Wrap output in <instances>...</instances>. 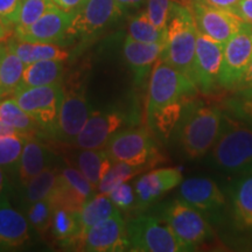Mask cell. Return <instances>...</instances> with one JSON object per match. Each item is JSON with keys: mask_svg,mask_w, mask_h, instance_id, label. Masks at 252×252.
Segmentation results:
<instances>
[{"mask_svg": "<svg viewBox=\"0 0 252 252\" xmlns=\"http://www.w3.org/2000/svg\"><path fill=\"white\" fill-rule=\"evenodd\" d=\"M125 121L124 113L116 110L93 112L72 145L81 150L104 149L110 138L125 124Z\"/></svg>", "mask_w": 252, "mask_h": 252, "instance_id": "obj_18", "label": "cell"}, {"mask_svg": "<svg viewBox=\"0 0 252 252\" xmlns=\"http://www.w3.org/2000/svg\"><path fill=\"white\" fill-rule=\"evenodd\" d=\"M26 137L21 133L0 137V167L4 171L17 172Z\"/></svg>", "mask_w": 252, "mask_h": 252, "instance_id": "obj_35", "label": "cell"}, {"mask_svg": "<svg viewBox=\"0 0 252 252\" xmlns=\"http://www.w3.org/2000/svg\"><path fill=\"white\" fill-rule=\"evenodd\" d=\"M224 110L195 97L186 104L173 134L182 154L198 159L212 150L222 127Z\"/></svg>", "mask_w": 252, "mask_h": 252, "instance_id": "obj_1", "label": "cell"}, {"mask_svg": "<svg viewBox=\"0 0 252 252\" xmlns=\"http://www.w3.org/2000/svg\"><path fill=\"white\" fill-rule=\"evenodd\" d=\"M247 87H252V61L249 65L247 71H245L243 78H242L241 83H239L238 88H247ZM237 88V89H238Z\"/></svg>", "mask_w": 252, "mask_h": 252, "instance_id": "obj_45", "label": "cell"}, {"mask_svg": "<svg viewBox=\"0 0 252 252\" xmlns=\"http://www.w3.org/2000/svg\"><path fill=\"white\" fill-rule=\"evenodd\" d=\"M63 61L46 60L27 64L23 74V80L19 88L41 87L61 83Z\"/></svg>", "mask_w": 252, "mask_h": 252, "instance_id": "obj_28", "label": "cell"}, {"mask_svg": "<svg viewBox=\"0 0 252 252\" xmlns=\"http://www.w3.org/2000/svg\"><path fill=\"white\" fill-rule=\"evenodd\" d=\"M96 188L75 167H65L58 173L56 185L50 194L54 207H63L80 213L82 207L94 195Z\"/></svg>", "mask_w": 252, "mask_h": 252, "instance_id": "obj_16", "label": "cell"}, {"mask_svg": "<svg viewBox=\"0 0 252 252\" xmlns=\"http://www.w3.org/2000/svg\"><path fill=\"white\" fill-rule=\"evenodd\" d=\"M53 5H55L53 0H21L18 13L15 15L14 27L25 28L31 26Z\"/></svg>", "mask_w": 252, "mask_h": 252, "instance_id": "obj_37", "label": "cell"}, {"mask_svg": "<svg viewBox=\"0 0 252 252\" xmlns=\"http://www.w3.org/2000/svg\"><path fill=\"white\" fill-rule=\"evenodd\" d=\"M26 64L7 47V52L0 64V100L15 93L23 80Z\"/></svg>", "mask_w": 252, "mask_h": 252, "instance_id": "obj_30", "label": "cell"}, {"mask_svg": "<svg viewBox=\"0 0 252 252\" xmlns=\"http://www.w3.org/2000/svg\"><path fill=\"white\" fill-rule=\"evenodd\" d=\"M108 195L119 210H127L135 207L134 188L127 182L116 186L109 191Z\"/></svg>", "mask_w": 252, "mask_h": 252, "instance_id": "obj_39", "label": "cell"}, {"mask_svg": "<svg viewBox=\"0 0 252 252\" xmlns=\"http://www.w3.org/2000/svg\"><path fill=\"white\" fill-rule=\"evenodd\" d=\"M130 250L137 252H180L174 234L161 217L140 215L127 224Z\"/></svg>", "mask_w": 252, "mask_h": 252, "instance_id": "obj_9", "label": "cell"}, {"mask_svg": "<svg viewBox=\"0 0 252 252\" xmlns=\"http://www.w3.org/2000/svg\"><path fill=\"white\" fill-rule=\"evenodd\" d=\"M235 13L245 23L252 25V0H241Z\"/></svg>", "mask_w": 252, "mask_h": 252, "instance_id": "obj_41", "label": "cell"}, {"mask_svg": "<svg viewBox=\"0 0 252 252\" xmlns=\"http://www.w3.org/2000/svg\"><path fill=\"white\" fill-rule=\"evenodd\" d=\"M62 94V84L54 83L49 86L18 88L13 94V99L24 111L35 119L41 130L53 135Z\"/></svg>", "mask_w": 252, "mask_h": 252, "instance_id": "obj_7", "label": "cell"}, {"mask_svg": "<svg viewBox=\"0 0 252 252\" xmlns=\"http://www.w3.org/2000/svg\"><path fill=\"white\" fill-rule=\"evenodd\" d=\"M204 1L208 2L209 5L215 6L217 8L225 9V11L234 12L235 13L236 8H237L238 4L241 2V0H204Z\"/></svg>", "mask_w": 252, "mask_h": 252, "instance_id": "obj_42", "label": "cell"}, {"mask_svg": "<svg viewBox=\"0 0 252 252\" xmlns=\"http://www.w3.org/2000/svg\"><path fill=\"white\" fill-rule=\"evenodd\" d=\"M15 133H20V132H18L15 128L12 127V126L5 124L4 122L0 121V137H4V135H9V134H15Z\"/></svg>", "mask_w": 252, "mask_h": 252, "instance_id": "obj_48", "label": "cell"}, {"mask_svg": "<svg viewBox=\"0 0 252 252\" xmlns=\"http://www.w3.org/2000/svg\"><path fill=\"white\" fill-rule=\"evenodd\" d=\"M178 1H180V2H182V4H185V2L187 1V0H178Z\"/></svg>", "mask_w": 252, "mask_h": 252, "instance_id": "obj_50", "label": "cell"}, {"mask_svg": "<svg viewBox=\"0 0 252 252\" xmlns=\"http://www.w3.org/2000/svg\"><path fill=\"white\" fill-rule=\"evenodd\" d=\"M11 26L12 25L6 23L4 19L0 18V41H4L9 36V34H11V30H9V27Z\"/></svg>", "mask_w": 252, "mask_h": 252, "instance_id": "obj_47", "label": "cell"}, {"mask_svg": "<svg viewBox=\"0 0 252 252\" xmlns=\"http://www.w3.org/2000/svg\"><path fill=\"white\" fill-rule=\"evenodd\" d=\"M90 115L89 103L83 91L63 88L58 122L52 137L62 143L72 144Z\"/></svg>", "mask_w": 252, "mask_h": 252, "instance_id": "obj_14", "label": "cell"}, {"mask_svg": "<svg viewBox=\"0 0 252 252\" xmlns=\"http://www.w3.org/2000/svg\"><path fill=\"white\" fill-rule=\"evenodd\" d=\"M116 1L122 6V8L125 11V9L127 8H139L146 0H116Z\"/></svg>", "mask_w": 252, "mask_h": 252, "instance_id": "obj_44", "label": "cell"}, {"mask_svg": "<svg viewBox=\"0 0 252 252\" xmlns=\"http://www.w3.org/2000/svg\"><path fill=\"white\" fill-rule=\"evenodd\" d=\"M0 121L25 135L35 134L36 131L40 130L35 119L24 111L13 98L0 100Z\"/></svg>", "mask_w": 252, "mask_h": 252, "instance_id": "obj_31", "label": "cell"}, {"mask_svg": "<svg viewBox=\"0 0 252 252\" xmlns=\"http://www.w3.org/2000/svg\"><path fill=\"white\" fill-rule=\"evenodd\" d=\"M208 163L222 174L252 172V127L224 111L219 138L208 152Z\"/></svg>", "mask_w": 252, "mask_h": 252, "instance_id": "obj_2", "label": "cell"}, {"mask_svg": "<svg viewBox=\"0 0 252 252\" xmlns=\"http://www.w3.org/2000/svg\"><path fill=\"white\" fill-rule=\"evenodd\" d=\"M128 36L140 42H165L166 31L154 26L145 11L130 19Z\"/></svg>", "mask_w": 252, "mask_h": 252, "instance_id": "obj_33", "label": "cell"}, {"mask_svg": "<svg viewBox=\"0 0 252 252\" xmlns=\"http://www.w3.org/2000/svg\"><path fill=\"white\" fill-rule=\"evenodd\" d=\"M53 156L34 134L27 135L19 160L17 174L19 184L24 185L45 169L52 167Z\"/></svg>", "mask_w": 252, "mask_h": 252, "instance_id": "obj_23", "label": "cell"}, {"mask_svg": "<svg viewBox=\"0 0 252 252\" xmlns=\"http://www.w3.org/2000/svg\"><path fill=\"white\" fill-rule=\"evenodd\" d=\"M123 12L116 0H84L72 13L67 35L88 39L118 20Z\"/></svg>", "mask_w": 252, "mask_h": 252, "instance_id": "obj_12", "label": "cell"}, {"mask_svg": "<svg viewBox=\"0 0 252 252\" xmlns=\"http://www.w3.org/2000/svg\"><path fill=\"white\" fill-rule=\"evenodd\" d=\"M117 210L119 209L110 200L108 194L98 193L97 195H94L89 201H87V203L82 207L80 213H78V220H80L81 224L80 249H82L83 239L86 237L87 232L100 220L113 215Z\"/></svg>", "mask_w": 252, "mask_h": 252, "instance_id": "obj_26", "label": "cell"}, {"mask_svg": "<svg viewBox=\"0 0 252 252\" xmlns=\"http://www.w3.org/2000/svg\"><path fill=\"white\" fill-rule=\"evenodd\" d=\"M198 93L191 78L159 59L150 75L146 119L165 113H182L186 104Z\"/></svg>", "mask_w": 252, "mask_h": 252, "instance_id": "obj_3", "label": "cell"}, {"mask_svg": "<svg viewBox=\"0 0 252 252\" xmlns=\"http://www.w3.org/2000/svg\"><path fill=\"white\" fill-rule=\"evenodd\" d=\"M30 223L23 213L15 210L7 196H0V251L23 247L30 239Z\"/></svg>", "mask_w": 252, "mask_h": 252, "instance_id": "obj_21", "label": "cell"}, {"mask_svg": "<svg viewBox=\"0 0 252 252\" xmlns=\"http://www.w3.org/2000/svg\"><path fill=\"white\" fill-rule=\"evenodd\" d=\"M6 46L12 52H14L26 65L33 62L46 61V60L64 61L69 58V53L60 48L55 43L28 42V41L20 40L14 36L8 41Z\"/></svg>", "mask_w": 252, "mask_h": 252, "instance_id": "obj_24", "label": "cell"}, {"mask_svg": "<svg viewBox=\"0 0 252 252\" xmlns=\"http://www.w3.org/2000/svg\"><path fill=\"white\" fill-rule=\"evenodd\" d=\"M8 187H9V182H8L7 175L5 174L4 169L0 167V196H2V195L6 194Z\"/></svg>", "mask_w": 252, "mask_h": 252, "instance_id": "obj_46", "label": "cell"}, {"mask_svg": "<svg viewBox=\"0 0 252 252\" xmlns=\"http://www.w3.org/2000/svg\"><path fill=\"white\" fill-rule=\"evenodd\" d=\"M84 0H53V2L63 11L74 13L76 9L80 7Z\"/></svg>", "mask_w": 252, "mask_h": 252, "instance_id": "obj_43", "label": "cell"}, {"mask_svg": "<svg viewBox=\"0 0 252 252\" xmlns=\"http://www.w3.org/2000/svg\"><path fill=\"white\" fill-rule=\"evenodd\" d=\"M179 196L197 209L210 223L223 224L228 220V196L212 179L190 178L182 181Z\"/></svg>", "mask_w": 252, "mask_h": 252, "instance_id": "obj_8", "label": "cell"}, {"mask_svg": "<svg viewBox=\"0 0 252 252\" xmlns=\"http://www.w3.org/2000/svg\"><path fill=\"white\" fill-rule=\"evenodd\" d=\"M21 0H0V18L14 26L15 15L18 13Z\"/></svg>", "mask_w": 252, "mask_h": 252, "instance_id": "obj_40", "label": "cell"}, {"mask_svg": "<svg viewBox=\"0 0 252 252\" xmlns=\"http://www.w3.org/2000/svg\"><path fill=\"white\" fill-rule=\"evenodd\" d=\"M104 150L113 162L151 168L162 160L152 132L145 127H131L116 132Z\"/></svg>", "mask_w": 252, "mask_h": 252, "instance_id": "obj_6", "label": "cell"}, {"mask_svg": "<svg viewBox=\"0 0 252 252\" xmlns=\"http://www.w3.org/2000/svg\"><path fill=\"white\" fill-rule=\"evenodd\" d=\"M252 61V25L244 23L223 47L220 86L222 91H234L238 88L245 71Z\"/></svg>", "mask_w": 252, "mask_h": 252, "instance_id": "obj_10", "label": "cell"}, {"mask_svg": "<svg viewBox=\"0 0 252 252\" xmlns=\"http://www.w3.org/2000/svg\"><path fill=\"white\" fill-rule=\"evenodd\" d=\"M49 230L53 237L63 247L80 248L81 224L78 213L63 207H54Z\"/></svg>", "mask_w": 252, "mask_h": 252, "instance_id": "obj_25", "label": "cell"}, {"mask_svg": "<svg viewBox=\"0 0 252 252\" xmlns=\"http://www.w3.org/2000/svg\"><path fill=\"white\" fill-rule=\"evenodd\" d=\"M72 20V13L53 5L39 20L25 28H15L14 36L28 42L56 43L64 39Z\"/></svg>", "mask_w": 252, "mask_h": 252, "instance_id": "obj_19", "label": "cell"}, {"mask_svg": "<svg viewBox=\"0 0 252 252\" xmlns=\"http://www.w3.org/2000/svg\"><path fill=\"white\" fill-rule=\"evenodd\" d=\"M220 105L225 112L235 116L252 127V87L238 88L223 94Z\"/></svg>", "mask_w": 252, "mask_h": 252, "instance_id": "obj_32", "label": "cell"}, {"mask_svg": "<svg viewBox=\"0 0 252 252\" xmlns=\"http://www.w3.org/2000/svg\"><path fill=\"white\" fill-rule=\"evenodd\" d=\"M198 30L190 9L174 0L166 27V40L160 60L193 80Z\"/></svg>", "mask_w": 252, "mask_h": 252, "instance_id": "obj_4", "label": "cell"}, {"mask_svg": "<svg viewBox=\"0 0 252 252\" xmlns=\"http://www.w3.org/2000/svg\"><path fill=\"white\" fill-rule=\"evenodd\" d=\"M25 216L32 228L41 235H45L50 228L54 204L50 196L36 201L24 207Z\"/></svg>", "mask_w": 252, "mask_h": 252, "instance_id": "obj_34", "label": "cell"}, {"mask_svg": "<svg viewBox=\"0 0 252 252\" xmlns=\"http://www.w3.org/2000/svg\"><path fill=\"white\" fill-rule=\"evenodd\" d=\"M182 182V172L176 167L153 169L134 181L135 208L146 209L167 191L172 190Z\"/></svg>", "mask_w": 252, "mask_h": 252, "instance_id": "obj_20", "label": "cell"}, {"mask_svg": "<svg viewBox=\"0 0 252 252\" xmlns=\"http://www.w3.org/2000/svg\"><path fill=\"white\" fill-rule=\"evenodd\" d=\"M174 0H146V13L154 26L166 31Z\"/></svg>", "mask_w": 252, "mask_h": 252, "instance_id": "obj_38", "label": "cell"}, {"mask_svg": "<svg viewBox=\"0 0 252 252\" xmlns=\"http://www.w3.org/2000/svg\"><path fill=\"white\" fill-rule=\"evenodd\" d=\"M160 217L171 228L182 251H195L215 239L212 223L180 197L166 203Z\"/></svg>", "mask_w": 252, "mask_h": 252, "instance_id": "obj_5", "label": "cell"}, {"mask_svg": "<svg viewBox=\"0 0 252 252\" xmlns=\"http://www.w3.org/2000/svg\"><path fill=\"white\" fill-rule=\"evenodd\" d=\"M224 43L198 32L193 67V81L204 96H216L223 93L220 86Z\"/></svg>", "mask_w": 252, "mask_h": 252, "instance_id": "obj_11", "label": "cell"}, {"mask_svg": "<svg viewBox=\"0 0 252 252\" xmlns=\"http://www.w3.org/2000/svg\"><path fill=\"white\" fill-rule=\"evenodd\" d=\"M6 52H7V46L1 45V43H0V64H1V61L2 59H4Z\"/></svg>", "mask_w": 252, "mask_h": 252, "instance_id": "obj_49", "label": "cell"}, {"mask_svg": "<svg viewBox=\"0 0 252 252\" xmlns=\"http://www.w3.org/2000/svg\"><path fill=\"white\" fill-rule=\"evenodd\" d=\"M165 42H140L126 37L123 45V54L128 67L133 72L134 81L141 83L151 71L162 54Z\"/></svg>", "mask_w": 252, "mask_h": 252, "instance_id": "obj_22", "label": "cell"}, {"mask_svg": "<svg viewBox=\"0 0 252 252\" xmlns=\"http://www.w3.org/2000/svg\"><path fill=\"white\" fill-rule=\"evenodd\" d=\"M56 179H58V171L52 166L34 176L26 184L21 185L19 196L23 207L50 196L55 188Z\"/></svg>", "mask_w": 252, "mask_h": 252, "instance_id": "obj_29", "label": "cell"}, {"mask_svg": "<svg viewBox=\"0 0 252 252\" xmlns=\"http://www.w3.org/2000/svg\"><path fill=\"white\" fill-rule=\"evenodd\" d=\"M146 169H149V167L128 165L125 162H113L111 169L100 182L97 190H98V193L108 194L116 186L130 181L131 179H133L134 176L140 174L141 172L146 171Z\"/></svg>", "mask_w": 252, "mask_h": 252, "instance_id": "obj_36", "label": "cell"}, {"mask_svg": "<svg viewBox=\"0 0 252 252\" xmlns=\"http://www.w3.org/2000/svg\"><path fill=\"white\" fill-rule=\"evenodd\" d=\"M76 165L82 174L97 190L100 182L111 169L113 161L103 149L82 150L77 154Z\"/></svg>", "mask_w": 252, "mask_h": 252, "instance_id": "obj_27", "label": "cell"}, {"mask_svg": "<svg viewBox=\"0 0 252 252\" xmlns=\"http://www.w3.org/2000/svg\"><path fill=\"white\" fill-rule=\"evenodd\" d=\"M225 193L229 226L239 235L252 236V172L235 176Z\"/></svg>", "mask_w": 252, "mask_h": 252, "instance_id": "obj_15", "label": "cell"}, {"mask_svg": "<svg viewBox=\"0 0 252 252\" xmlns=\"http://www.w3.org/2000/svg\"><path fill=\"white\" fill-rule=\"evenodd\" d=\"M184 5L190 9L198 32L220 43H225L245 23L234 12L217 8L204 0H187Z\"/></svg>", "mask_w": 252, "mask_h": 252, "instance_id": "obj_13", "label": "cell"}, {"mask_svg": "<svg viewBox=\"0 0 252 252\" xmlns=\"http://www.w3.org/2000/svg\"><path fill=\"white\" fill-rule=\"evenodd\" d=\"M81 250L89 252L130 250L127 225L119 210L108 219L100 220L87 232Z\"/></svg>", "mask_w": 252, "mask_h": 252, "instance_id": "obj_17", "label": "cell"}]
</instances>
